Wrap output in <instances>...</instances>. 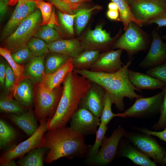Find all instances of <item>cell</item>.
I'll return each instance as SVG.
<instances>
[{
    "mask_svg": "<svg viewBox=\"0 0 166 166\" xmlns=\"http://www.w3.org/2000/svg\"><path fill=\"white\" fill-rule=\"evenodd\" d=\"M34 37L41 39L47 43L61 39L58 32L47 25L41 26Z\"/></svg>",
    "mask_w": 166,
    "mask_h": 166,
    "instance_id": "d590c367",
    "label": "cell"
},
{
    "mask_svg": "<svg viewBox=\"0 0 166 166\" xmlns=\"http://www.w3.org/2000/svg\"><path fill=\"white\" fill-rule=\"evenodd\" d=\"M128 74L129 80L137 89L154 90L163 89L166 84L150 75L140 72L128 69Z\"/></svg>",
    "mask_w": 166,
    "mask_h": 166,
    "instance_id": "d6986e66",
    "label": "cell"
},
{
    "mask_svg": "<svg viewBox=\"0 0 166 166\" xmlns=\"http://www.w3.org/2000/svg\"><path fill=\"white\" fill-rule=\"evenodd\" d=\"M130 7L134 17L143 24L166 12V3L160 0H136Z\"/></svg>",
    "mask_w": 166,
    "mask_h": 166,
    "instance_id": "7c38bea8",
    "label": "cell"
},
{
    "mask_svg": "<svg viewBox=\"0 0 166 166\" xmlns=\"http://www.w3.org/2000/svg\"><path fill=\"white\" fill-rule=\"evenodd\" d=\"M11 52L8 49L1 47L0 54L7 61L10 65L15 76V82L14 86L9 95L13 97V94L22 81L27 78L25 75V67L23 65L17 63L13 58Z\"/></svg>",
    "mask_w": 166,
    "mask_h": 166,
    "instance_id": "d4e9b609",
    "label": "cell"
},
{
    "mask_svg": "<svg viewBox=\"0 0 166 166\" xmlns=\"http://www.w3.org/2000/svg\"><path fill=\"white\" fill-rule=\"evenodd\" d=\"M26 108L8 95H2L0 98V109L1 112L21 114L26 111Z\"/></svg>",
    "mask_w": 166,
    "mask_h": 166,
    "instance_id": "4dcf8cb0",
    "label": "cell"
},
{
    "mask_svg": "<svg viewBox=\"0 0 166 166\" xmlns=\"http://www.w3.org/2000/svg\"><path fill=\"white\" fill-rule=\"evenodd\" d=\"M162 39L166 40V35H163L161 36Z\"/></svg>",
    "mask_w": 166,
    "mask_h": 166,
    "instance_id": "11a10c76",
    "label": "cell"
},
{
    "mask_svg": "<svg viewBox=\"0 0 166 166\" xmlns=\"http://www.w3.org/2000/svg\"><path fill=\"white\" fill-rule=\"evenodd\" d=\"M113 103L109 94L106 92L103 99V107L101 115L100 117L101 122L107 125L114 117H117L112 110Z\"/></svg>",
    "mask_w": 166,
    "mask_h": 166,
    "instance_id": "8d00e7d4",
    "label": "cell"
},
{
    "mask_svg": "<svg viewBox=\"0 0 166 166\" xmlns=\"http://www.w3.org/2000/svg\"><path fill=\"white\" fill-rule=\"evenodd\" d=\"M14 129L2 119L0 120V147L2 148L11 143L15 139Z\"/></svg>",
    "mask_w": 166,
    "mask_h": 166,
    "instance_id": "d6a6232c",
    "label": "cell"
},
{
    "mask_svg": "<svg viewBox=\"0 0 166 166\" xmlns=\"http://www.w3.org/2000/svg\"><path fill=\"white\" fill-rule=\"evenodd\" d=\"M106 15L109 19L117 21L119 16V13L118 10H108L107 13Z\"/></svg>",
    "mask_w": 166,
    "mask_h": 166,
    "instance_id": "681fc988",
    "label": "cell"
},
{
    "mask_svg": "<svg viewBox=\"0 0 166 166\" xmlns=\"http://www.w3.org/2000/svg\"><path fill=\"white\" fill-rule=\"evenodd\" d=\"M98 7V6H96L89 9L82 8L78 10L75 13V26L77 34H80L86 26L92 11Z\"/></svg>",
    "mask_w": 166,
    "mask_h": 166,
    "instance_id": "1f68e13d",
    "label": "cell"
},
{
    "mask_svg": "<svg viewBox=\"0 0 166 166\" xmlns=\"http://www.w3.org/2000/svg\"><path fill=\"white\" fill-rule=\"evenodd\" d=\"M11 55L17 63L21 65L27 63L34 57L27 46L12 53Z\"/></svg>",
    "mask_w": 166,
    "mask_h": 166,
    "instance_id": "f35d334b",
    "label": "cell"
},
{
    "mask_svg": "<svg viewBox=\"0 0 166 166\" xmlns=\"http://www.w3.org/2000/svg\"><path fill=\"white\" fill-rule=\"evenodd\" d=\"M107 125L101 122L96 133V138L94 143L93 146H90L87 158H92L98 153L108 128Z\"/></svg>",
    "mask_w": 166,
    "mask_h": 166,
    "instance_id": "e575fe53",
    "label": "cell"
},
{
    "mask_svg": "<svg viewBox=\"0 0 166 166\" xmlns=\"http://www.w3.org/2000/svg\"><path fill=\"white\" fill-rule=\"evenodd\" d=\"M50 52L73 58L83 51L81 42L77 39H59L47 43Z\"/></svg>",
    "mask_w": 166,
    "mask_h": 166,
    "instance_id": "ac0fdd59",
    "label": "cell"
},
{
    "mask_svg": "<svg viewBox=\"0 0 166 166\" xmlns=\"http://www.w3.org/2000/svg\"><path fill=\"white\" fill-rule=\"evenodd\" d=\"M16 2L21 1L23 2H35L37 0H15Z\"/></svg>",
    "mask_w": 166,
    "mask_h": 166,
    "instance_id": "816d5d0a",
    "label": "cell"
},
{
    "mask_svg": "<svg viewBox=\"0 0 166 166\" xmlns=\"http://www.w3.org/2000/svg\"><path fill=\"white\" fill-rule=\"evenodd\" d=\"M74 67L71 57L63 66L54 73L50 74L44 73L41 82L46 88L50 89L61 85L68 73L73 70Z\"/></svg>",
    "mask_w": 166,
    "mask_h": 166,
    "instance_id": "7402d4cb",
    "label": "cell"
},
{
    "mask_svg": "<svg viewBox=\"0 0 166 166\" xmlns=\"http://www.w3.org/2000/svg\"><path fill=\"white\" fill-rule=\"evenodd\" d=\"M89 1H90V0H88V1H89Z\"/></svg>",
    "mask_w": 166,
    "mask_h": 166,
    "instance_id": "6f0895ef",
    "label": "cell"
},
{
    "mask_svg": "<svg viewBox=\"0 0 166 166\" xmlns=\"http://www.w3.org/2000/svg\"><path fill=\"white\" fill-rule=\"evenodd\" d=\"M45 57H34L24 66L25 75L34 84L41 83L42 81L45 73Z\"/></svg>",
    "mask_w": 166,
    "mask_h": 166,
    "instance_id": "cb8c5ba5",
    "label": "cell"
},
{
    "mask_svg": "<svg viewBox=\"0 0 166 166\" xmlns=\"http://www.w3.org/2000/svg\"><path fill=\"white\" fill-rule=\"evenodd\" d=\"M34 84L28 78L21 81L13 94V98L26 107H30L34 103Z\"/></svg>",
    "mask_w": 166,
    "mask_h": 166,
    "instance_id": "603a6c76",
    "label": "cell"
},
{
    "mask_svg": "<svg viewBox=\"0 0 166 166\" xmlns=\"http://www.w3.org/2000/svg\"><path fill=\"white\" fill-rule=\"evenodd\" d=\"M125 132L124 128L120 127L115 129L109 137H105L97 154L92 158H87V163L101 166L110 163L117 154L119 143Z\"/></svg>",
    "mask_w": 166,
    "mask_h": 166,
    "instance_id": "30bf717a",
    "label": "cell"
},
{
    "mask_svg": "<svg viewBox=\"0 0 166 166\" xmlns=\"http://www.w3.org/2000/svg\"><path fill=\"white\" fill-rule=\"evenodd\" d=\"M91 82L90 87L81 100L79 108H85L95 116L100 117L103 110L106 91L98 84Z\"/></svg>",
    "mask_w": 166,
    "mask_h": 166,
    "instance_id": "9a60e30c",
    "label": "cell"
},
{
    "mask_svg": "<svg viewBox=\"0 0 166 166\" xmlns=\"http://www.w3.org/2000/svg\"><path fill=\"white\" fill-rule=\"evenodd\" d=\"M147 74L166 84V62L149 68Z\"/></svg>",
    "mask_w": 166,
    "mask_h": 166,
    "instance_id": "ab89813d",
    "label": "cell"
},
{
    "mask_svg": "<svg viewBox=\"0 0 166 166\" xmlns=\"http://www.w3.org/2000/svg\"><path fill=\"white\" fill-rule=\"evenodd\" d=\"M116 38H112L101 26H99L93 30H89L85 40L81 43L84 50L100 51V49H108L111 46L113 47Z\"/></svg>",
    "mask_w": 166,
    "mask_h": 166,
    "instance_id": "5bb4252c",
    "label": "cell"
},
{
    "mask_svg": "<svg viewBox=\"0 0 166 166\" xmlns=\"http://www.w3.org/2000/svg\"><path fill=\"white\" fill-rule=\"evenodd\" d=\"M120 156L127 158L135 164L141 166H156V163L135 148L129 141L122 142Z\"/></svg>",
    "mask_w": 166,
    "mask_h": 166,
    "instance_id": "44dd1931",
    "label": "cell"
},
{
    "mask_svg": "<svg viewBox=\"0 0 166 166\" xmlns=\"http://www.w3.org/2000/svg\"><path fill=\"white\" fill-rule=\"evenodd\" d=\"M141 132L146 134L153 136L166 142V126L162 131H151L145 128H139Z\"/></svg>",
    "mask_w": 166,
    "mask_h": 166,
    "instance_id": "f6af8a7d",
    "label": "cell"
},
{
    "mask_svg": "<svg viewBox=\"0 0 166 166\" xmlns=\"http://www.w3.org/2000/svg\"><path fill=\"white\" fill-rule=\"evenodd\" d=\"M123 50L121 49H117L100 54L89 70L106 73H113L118 71L124 65L121 58Z\"/></svg>",
    "mask_w": 166,
    "mask_h": 166,
    "instance_id": "e0dca14e",
    "label": "cell"
},
{
    "mask_svg": "<svg viewBox=\"0 0 166 166\" xmlns=\"http://www.w3.org/2000/svg\"><path fill=\"white\" fill-rule=\"evenodd\" d=\"M34 113L40 123L51 119L54 115L60 101L63 86L53 89L45 87L41 83L34 84Z\"/></svg>",
    "mask_w": 166,
    "mask_h": 166,
    "instance_id": "277c9868",
    "label": "cell"
},
{
    "mask_svg": "<svg viewBox=\"0 0 166 166\" xmlns=\"http://www.w3.org/2000/svg\"><path fill=\"white\" fill-rule=\"evenodd\" d=\"M161 1L166 3V0H160Z\"/></svg>",
    "mask_w": 166,
    "mask_h": 166,
    "instance_id": "9f6ffc18",
    "label": "cell"
},
{
    "mask_svg": "<svg viewBox=\"0 0 166 166\" xmlns=\"http://www.w3.org/2000/svg\"><path fill=\"white\" fill-rule=\"evenodd\" d=\"M27 46L34 57L45 56L50 53L47 43L43 40L35 37L30 39Z\"/></svg>",
    "mask_w": 166,
    "mask_h": 166,
    "instance_id": "836d02e7",
    "label": "cell"
},
{
    "mask_svg": "<svg viewBox=\"0 0 166 166\" xmlns=\"http://www.w3.org/2000/svg\"><path fill=\"white\" fill-rule=\"evenodd\" d=\"M42 22L41 11L37 8L20 23L12 34L4 40L2 47L13 53L27 46L28 42L40 28Z\"/></svg>",
    "mask_w": 166,
    "mask_h": 166,
    "instance_id": "5b68a950",
    "label": "cell"
},
{
    "mask_svg": "<svg viewBox=\"0 0 166 166\" xmlns=\"http://www.w3.org/2000/svg\"><path fill=\"white\" fill-rule=\"evenodd\" d=\"M129 5H131L136 0H125Z\"/></svg>",
    "mask_w": 166,
    "mask_h": 166,
    "instance_id": "f5cc1de1",
    "label": "cell"
},
{
    "mask_svg": "<svg viewBox=\"0 0 166 166\" xmlns=\"http://www.w3.org/2000/svg\"><path fill=\"white\" fill-rule=\"evenodd\" d=\"M9 0H0V20L1 21L5 16L7 9Z\"/></svg>",
    "mask_w": 166,
    "mask_h": 166,
    "instance_id": "7dc6e473",
    "label": "cell"
},
{
    "mask_svg": "<svg viewBox=\"0 0 166 166\" xmlns=\"http://www.w3.org/2000/svg\"><path fill=\"white\" fill-rule=\"evenodd\" d=\"M152 38L149 50L139 64L141 68H150L166 62V43L155 30L152 32Z\"/></svg>",
    "mask_w": 166,
    "mask_h": 166,
    "instance_id": "4fadbf2b",
    "label": "cell"
},
{
    "mask_svg": "<svg viewBox=\"0 0 166 166\" xmlns=\"http://www.w3.org/2000/svg\"><path fill=\"white\" fill-rule=\"evenodd\" d=\"M47 149L43 147L34 148L19 159L18 163L21 166H42L44 157Z\"/></svg>",
    "mask_w": 166,
    "mask_h": 166,
    "instance_id": "83f0119b",
    "label": "cell"
},
{
    "mask_svg": "<svg viewBox=\"0 0 166 166\" xmlns=\"http://www.w3.org/2000/svg\"><path fill=\"white\" fill-rule=\"evenodd\" d=\"M124 31L116 41L113 48L125 50L129 59L134 55L147 49L149 43V37L140 26L134 22H130Z\"/></svg>",
    "mask_w": 166,
    "mask_h": 166,
    "instance_id": "8992f818",
    "label": "cell"
},
{
    "mask_svg": "<svg viewBox=\"0 0 166 166\" xmlns=\"http://www.w3.org/2000/svg\"><path fill=\"white\" fill-rule=\"evenodd\" d=\"M116 3L118 7L119 16L117 21L121 22L125 31L128 28L129 23L131 22L136 23L141 26L142 22L136 19L131 11L129 4L125 0H110Z\"/></svg>",
    "mask_w": 166,
    "mask_h": 166,
    "instance_id": "f1b7e54d",
    "label": "cell"
},
{
    "mask_svg": "<svg viewBox=\"0 0 166 166\" xmlns=\"http://www.w3.org/2000/svg\"><path fill=\"white\" fill-rule=\"evenodd\" d=\"M72 10H77L83 3L88 0H63Z\"/></svg>",
    "mask_w": 166,
    "mask_h": 166,
    "instance_id": "bcb514c9",
    "label": "cell"
},
{
    "mask_svg": "<svg viewBox=\"0 0 166 166\" xmlns=\"http://www.w3.org/2000/svg\"><path fill=\"white\" fill-rule=\"evenodd\" d=\"M37 8L35 2L18 1L11 17L2 30V39L5 40L12 34L20 23Z\"/></svg>",
    "mask_w": 166,
    "mask_h": 166,
    "instance_id": "2e32d148",
    "label": "cell"
},
{
    "mask_svg": "<svg viewBox=\"0 0 166 166\" xmlns=\"http://www.w3.org/2000/svg\"><path fill=\"white\" fill-rule=\"evenodd\" d=\"M163 161L164 165H166V153L165 154V156L164 157Z\"/></svg>",
    "mask_w": 166,
    "mask_h": 166,
    "instance_id": "db71d44e",
    "label": "cell"
},
{
    "mask_svg": "<svg viewBox=\"0 0 166 166\" xmlns=\"http://www.w3.org/2000/svg\"><path fill=\"white\" fill-rule=\"evenodd\" d=\"M101 122L100 117L85 108H79L70 119V127L84 136L94 134Z\"/></svg>",
    "mask_w": 166,
    "mask_h": 166,
    "instance_id": "8fae6325",
    "label": "cell"
},
{
    "mask_svg": "<svg viewBox=\"0 0 166 166\" xmlns=\"http://www.w3.org/2000/svg\"><path fill=\"white\" fill-rule=\"evenodd\" d=\"M15 82V76L10 65L6 64V74L4 87L6 90L10 92L14 86Z\"/></svg>",
    "mask_w": 166,
    "mask_h": 166,
    "instance_id": "b9f144b4",
    "label": "cell"
},
{
    "mask_svg": "<svg viewBox=\"0 0 166 166\" xmlns=\"http://www.w3.org/2000/svg\"><path fill=\"white\" fill-rule=\"evenodd\" d=\"M108 8L109 10H118L117 4L113 2H111L109 4Z\"/></svg>",
    "mask_w": 166,
    "mask_h": 166,
    "instance_id": "f907efd6",
    "label": "cell"
},
{
    "mask_svg": "<svg viewBox=\"0 0 166 166\" xmlns=\"http://www.w3.org/2000/svg\"><path fill=\"white\" fill-rule=\"evenodd\" d=\"M6 74V64L3 62L0 64V84L1 87L4 86Z\"/></svg>",
    "mask_w": 166,
    "mask_h": 166,
    "instance_id": "c3c4849f",
    "label": "cell"
},
{
    "mask_svg": "<svg viewBox=\"0 0 166 166\" xmlns=\"http://www.w3.org/2000/svg\"><path fill=\"white\" fill-rule=\"evenodd\" d=\"M62 85V94L56 112L47 121L48 130L66 126L78 109L80 102L90 87L91 82L73 70L67 75Z\"/></svg>",
    "mask_w": 166,
    "mask_h": 166,
    "instance_id": "3957f363",
    "label": "cell"
},
{
    "mask_svg": "<svg viewBox=\"0 0 166 166\" xmlns=\"http://www.w3.org/2000/svg\"><path fill=\"white\" fill-rule=\"evenodd\" d=\"M163 94L162 90L151 97L137 98L132 106L122 113H117V116L143 118L154 116L160 113Z\"/></svg>",
    "mask_w": 166,
    "mask_h": 166,
    "instance_id": "9c48e42d",
    "label": "cell"
},
{
    "mask_svg": "<svg viewBox=\"0 0 166 166\" xmlns=\"http://www.w3.org/2000/svg\"><path fill=\"white\" fill-rule=\"evenodd\" d=\"M52 3L62 13L70 14H74L73 10L63 0H46Z\"/></svg>",
    "mask_w": 166,
    "mask_h": 166,
    "instance_id": "7bdbcfd3",
    "label": "cell"
},
{
    "mask_svg": "<svg viewBox=\"0 0 166 166\" xmlns=\"http://www.w3.org/2000/svg\"><path fill=\"white\" fill-rule=\"evenodd\" d=\"M35 2L37 8L40 10L42 14L41 26L47 25L53 28L55 25L59 26L57 18L53 9V5L43 0H37Z\"/></svg>",
    "mask_w": 166,
    "mask_h": 166,
    "instance_id": "4316f807",
    "label": "cell"
},
{
    "mask_svg": "<svg viewBox=\"0 0 166 166\" xmlns=\"http://www.w3.org/2000/svg\"><path fill=\"white\" fill-rule=\"evenodd\" d=\"M162 90L164 94L160 108V117L157 122L152 128L156 131L164 129L166 126V86Z\"/></svg>",
    "mask_w": 166,
    "mask_h": 166,
    "instance_id": "74e56055",
    "label": "cell"
},
{
    "mask_svg": "<svg viewBox=\"0 0 166 166\" xmlns=\"http://www.w3.org/2000/svg\"><path fill=\"white\" fill-rule=\"evenodd\" d=\"M9 118L29 136L32 135L39 126L34 112L31 109L20 114H11Z\"/></svg>",
    "mask_w": 166,
    "mask_h": 166,
    "instance_id": "ffe728a7",
    "label": "cell"
},
{
    "mask_svg": "<svg viewBox=\"0 0 166 166\" xmlns=\"http://www.w3.org/2000/svg\"><path fill=\"white\" fill-rule=\"evenodd\" d=\"M100 55V51L98 50H84L72 58L73 69L89 70Z\"/></svg>",
    "mask_w": 166,
    "mask_h": 166,
    "instance_id": "484cf974",
    "label": "cell"
},
{
    "mask_svg": "<svg viewBox=\"0 0 166 166\" xmlns=\"http://www.w3.org/2000/svg\"><path fill=\"white\" fill-rule=\"evenodd\" d=\"M133 58L130 59L120 69L113 73L94 72L86 69H73V71L90 81L102 87L109 94L117 108L122 111L124 109L125 97L133 101L143 97L135 92V91H140L134 86L129 78L128 68Z\"/></svg>",
    "mask_w": 166,
    "mask_h": 166,
    "instance_id": "7a4b0ae2",
    "label": "cell"
},
{
    "mask_svg": "<svg viewBox=\"0 0 166 166\" xmlns=\"http://www.w3.org/2000/svg\"><path fill=\"white\" fill-rule=\"evenodd\" d=\"M156 24L159 27L166 26V12L153 17L143 23V25Z\"/></svg>",
    "mask_w": 166,
    "mask_h": 166,
    "instance_id": "ee69618b",
    "label": "cell"
},
{
    "mask_svg": "<svg viewBox=\"0 0 166 166\" xmlns=\"http://www.w3.org/2000/svg\"><path fill=\"white\" fill-rule=\"evenodd\" d=\"M58 14L59 18L64 28L70 34H73V25L75 14L74 13L73 14H64L59 11Z\"/></svg>",
    "mask_w": 166,
    "mask_h": 166,
    "instance_id": "60d3db41",
    "label": "cell"
},
{
    "mask_svg": "<svg viewBox=\"0 0 166 166\" xmlns=\"http://www.w3.org/2000/svg\"><path fill=\"white\" fill-rule=\"evenodd\" d=\"M47 121L46 119L40 123L36 132L28 139L3 152L0 157V165L10 166L14 159H20L31 150L40 147L44 136L48 130Z\"/></svg>",
    "mask_w": 166,
    "mask_h": 166,
    "instance_id": "52a82bcc",
    "label": "cell"
},
{
    "mask_svg": "<svg viewBox=\"0 0 166 166\" xmlns=\"http://www.w3.org/2000/svg\"><path fill=\"white\" fill-rule=\"evenodd\" d=\"M84 136L69 127L48 130L40 147L49 150L45 162L50 164L63 157H88L90 146L86 144Z\"/></svg>",
    "mask_w": 166,
    "mask_h": 166,
    "instance_id": "6da1fadb",
    "label": "cell"
},
{
    "mask_svg": "<svg viewBox=\"0 0 166 166\" xmlns=\"http://www.w3.org/2000/svg\"><path fill=\"white\" fill-rule=\"evenodd\" d=\"M44 59L45 73H52L65 64L71 57L58 53L51 52Z\"/></svg>",
    "mask_w": 166,
    "mask_h": 166,
    "instance_id": "f546056e",
    "label": "cell"
},
{
    "mask_svg": "<svg viewBox=\"0 0 166 166\" xmlns=\"http://www.w3.org/2000/svg\"><path fill=\"white\" fill-rule=\"evenodd\" d=\"M124 136L135 148L152 159L156 164L165 165L163 160L166 150L151 135L142 132L126 131Z\"/></svg>",
    "mask_w": 166,
    "mask_h": 166,
    "instance_id": "ba28073f",
    "label": "cell"
}]
</instances>
